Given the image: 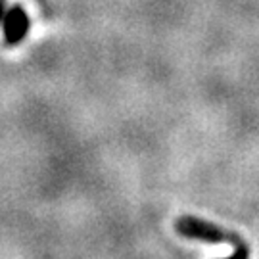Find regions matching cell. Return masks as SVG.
Instances as JSON below:
<instances>
[{"instance_id":"6da1fadb","label":"cell","mask_w":259,"mask_h":259,"mask_svg":"<svg viewBox=\"0 0 259 259\" xmlns=\"http://www.w3.org/2000/svg\"><path fill=\"white\" fill-rule=\"evenodd\" d=\"M177 232L183 234L186 238H196V240H204L207 244H221V242H231V244H240L236 236H232L229 232L221 231L219 227H215L211 223H205L196 217H183L177 221Z\"/></svg>"},{"instance_id":"277c9868","label":"cell","mask_w":259,"mask_h":259,"mask_svg":"<svg viewBox=\"0 0 259 259\" xmlns=\"http://www.w3.org/2000/svg\"><path fill=\"white\" fill-rule=\"evenodd\" d=\"M6 12H8V8H6V0H0V23L4 21V16H6Z\"/></svg>"},{"instance_id":"3957f363","label":"cell","mask_w":259,"mask_h":259,"mask_svg":"<svg viewBox=\"0 0 259 259\" xmlns=\"http://www.w3.org/2000/svg\"><path fill=\"white\" fill-rule=\"evenodd\" d=\"M229 259H248V248L244 246V244H236L234 246V253H232Z\"/></svg>"},{"instance_id":"7a4b0ae2","label":"cell","mask_w":259,"mask_h":259,"mask_svg":"<svg viewBox=\"0 0 259 259\" xmlns=\"http://www.w3.org/2000/svg\"><path fill=\"white\" fill-rule=\"evenodd\" d=\"M4 40L8 47H16L19 40H23L29 31V18L21 6H12L4 16Z\"/></svg>"}]
</instances>
